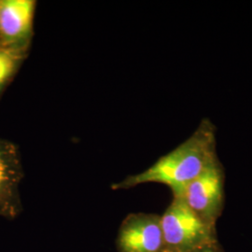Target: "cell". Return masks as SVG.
<instances>
[{
    "label": "cell",
    "mask_w": 252,
    "mask_h": 252,
    "mask_svg": "<svg viewBox=\"0 0 252 252\" xmlns=\"http://www.w3.org/2000/svg\"><path fill=\"white\" fill-rule=\"evenodd\" d=\"M216 147V127L205 118L183 143L159 158L148 169L114 183L112 189H130L153 182L167 186L174 197H180L192 180L219 161Z\"/></svg>",
    "instance_id": "1"
},
{
    "label": "cell",
    "mask_w": 252,
    "mask_h": 252,
    "mask_svg": "<svg viewBox=\"0 0 252 252\" xmlns=\"http://www.w3.org/2000/svg\"><path fill=\"white\" fill-rule=\"evenodd\" d=\"M164 252H189L216 243V226L210 225L184 200L174 197L161 216Z\"/></svg>",
    "instance_id": "2"
},
{
    "label": "cell",
    "mask_w": 252,
    "mask_h": 252,
    "mask_svg": "<svg viewBox=\"0 0 252 252\" xmlns=\"http://www.w3.org/2000/svg\"><path fill=\"white\" fill-rule=\"evenodd\" d=\"M224 180L223 167L218 161L192 180L180 197L207 223L216 226L224 206Z\"/></svg>",
    "instance_id": "3"
},
{
    "label": "cell",
    "mask_w": 252,
    "mask_h": 252,
    "mask_svg": "<svg viewBox=\"0 0 252 252\" xmlns=\"http://www.w3.org/2000/svg\"><path fill=\"white\" fill-rule=\"evenodd\" d=\"M36 7L35 0H0V46L27 53Z\"/></svg>",
    "instance_id": "4"
},
{
    "label": "cell",
    "mask_w": 252,
    "mask_h": 252,
    "mask_svg": "<svg viewBox=\"0 0 252 252\" xmlns=\"http://www.w3.org/2000/svg\"><path fill=\"white\" fill-rule=\"evenodd\" d=\"M119 252H163L161 216L133 213L126 217L117 237Z\"/></svg>",
    "instance_id": "5"
},
{
    "label": "cell",
    "mask_w": 252,
    "mask_h": 252,
    "mask_svg": "<svg viewBox=\"0 0 252 252\" xmlns=\"http://www.w3.org/2000/svg\"><path fill=\"white\" fill-rule=\"evenodd\" d=\"M24 179L17 145L0 139V216L14 220L22 213L20 184Z\"/></svg>",
    "instance_id": "6"
},
{
    "label": "cell",
    "mask_w": 252,
    "mask_h": 252,
    "mask_svg": "<svg viewBox=\"0 0 252 252\" xmlns=\"http://www.w3.org/2000/svg\"><path fill=\"white\" fill-rule=\"evenodd\" d=\"M27 53L0 46V97L12 81Z\"/></svg>",
    "instance_id": "7"
},
{
    "label": "cell",
    "mask_w": 252,
    "mask_h": 252,
    "mask_svg": "<svg viewBox=\"0 0 252 252\" xmlns=\"http://www.w3.org/2000/svg\"><path fill=\"white\" fill-rule=\"evenodd\" d=\"M189 252H222V251L219 247L218 242H216V243L210 244Z\"/></svg>",
    "instance_id": "8"
}]
</instances>
